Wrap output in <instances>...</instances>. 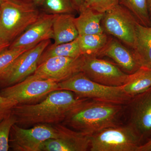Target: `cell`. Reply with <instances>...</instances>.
I'll return each mask as SVG.
<instances>
[{
	"instance_id": "obj_1",
	"label": "cell",
	"mask_w": 151,
	"mask_h": 151,
	"mask_svg": "<svg viewBox=\"0 0 151 151\" xmlns=\"http://www.w3.org/2000/svg\"><path fill=\"white\" fill-rule=\"evenodd\" d=\"M87 99L69 90L58 89L50 93L40 103L18 104L12 113L16 118V124L23 128L41 124H61Z\"/></svg>"
},
{
	"instance_id": "obj_2",
	"label": "cell",
	"mask_w": 151,
	"mask_h": 151,
	"mask_svg": "<svg viewBox=\"0 0 151 151\" xmlns=\"http://www.w3.org/2000/svg\"><path fill=\"white\" fill-rule=\"evenodd\" d=\"M125 106L88 99L70 113L63 124L91 136L105 128L120 124Z\"/></svg>"
},
{
	"instance_id": "obj_3",
	"label": "cell",
	"mask_w": 151,
	"mask_h": 151,
	"mask_svg": "<svg viewBox=\"0 0 151 151\" xmlns=\"http://www.w3.org/2000/svg\"><path fill=\"white\" fill-rule=\"evenodd\" d=\"M35 3L6 0L1 5L0 36L12 43L41 14Z\"/></svg>"
},
{
	"instance_id": "obj_4",
	"label": "cell",
	"mask_w": 151,
	"mask_h": 151,
	"mask_svg": "<svg viewBox=\"0 0 151 151\" xmlns=\"http://www.w3.org/2000/svg\"><path fill=\"white\" fill-rule=\"evenodd\" d=\"M60 89L69 90L78 97L96 101L127 105L132 97L124 91L123 86H106L92 81L82 72L58 83Z\"/></svg>"
},
{
	"instance_id": "obj_5",
	"label": "cell",
	"mask_w": 151,
	"mask_h": 151,
	"mask_svg": "<svg viewBox=\"0 0 151 151\" xmlns=\"http://www.w3.org/2000/svg\"><path fill=\"white\" fill-rule=\"evenodd\" d=\"M142 141L129 125L120 124L90 136L91 151H137Z\"/></svg>"
},
{
	"instance_id": "obj_6",
	"label": "cell",
	"mask_w": 151,
	"mask_h": 151,
	"mask_svg": "<svg viewBox=\"0 0 151 151\" xmlns=\"http://www.w3.org/2000/svg\"><path fill=\"white\" fill-rule=\"evenodd\" d=\"M138 23L129 10L119 4L104 14L101 24L104 32L132 49Z\"/></svg>"
},
{
	"instance_id": "obj_7",
	"label": "cell",
	"mask_w": 151,
	"mask_h": 151,
	"mask_svg": "<svg viewBox=\"0 0 151 151\" xmlns=\"http://www.w3.org/2000/svg\"><path fill=\"white\" fill-rule=\"evenodd\" d=\"M58 89V83L55 81L33 78L29 76L19 83L2 88L0 94L15 100L18 104L28 105L37 103Z\"/></svg>"
},
{
	"instance_id": "obj_8",
	"label": "cell",
	"mask_w": 151,
	"mask_h": 151,
	"mask_svg": "<svg viewBox=\"0 0 151 151\" xmlns=\"http://www.w3.org/2000/svg\"><path fill=\"white\" fill-rule=\"evenodd\" d=\"M50 42V40L43 41L19 55L0 76V87L17 84L34 73L41 55Z\"/></svg>"
},
{
	"instance_id": "obj_9",
	"label": "cell",
	"mask_w": 151,
	"mask_h": 151,
	"mask_svg": "<svg viewBox=\"0 0 151 151\" xmlns=\"http://www.w3.org/2000/svg\"><path fill=\"white\" fill-rule=\"evenodd\" d=\"M57 137V132L50 124L36 125L25 129L16 124L11 129L9 147L14 151H41L45 141Z\"/></svg>"
},
{
	"instance_id": "obj_10",
	"label": "cell",
	"mask_w": 151,
	"mask_h": 151,
	"mask_svg": "<svg viewBox=\"0 0 151 151\" xmlns=\"http://www.w3.org/2000/svg\"><path fill=\"white\" fill-rule=\"evenodd\" d=\"M81 72L92 81L108 86H122L129 74L117 65L97 57L83 55Z\"/></svg>"
},
{
	"instance_id": "obj_11",
	"label": "cell",
	"mask_w": 151,
	"mask_h": 151,
	"mask_svg": "<svg viewBox=\"0 0 151 151\" xmlns=\"http://www.w3.org/2000/svg\"><path fill=\"white\" fill-rule=\"evenodd\" d=\"M83 60V55L75 58L61 56L50 58L38 65L34 73L30 76L59 83L81 72Z\"/></svg>"
},
{
	"instance_id": "obj_12",
	"label": "cell",
	"mask_w": 151,
	"mask_h": 151,
	"mask_svg": "<svg viewBox=\"0 0 151 151\" xmlns=\"http://www.w3.org/2000/svg\"><path fill=\"white\" fill-rule=\"evenodd\" d=\"M127 105L129 106L128 124L143 144L151 137V87L132 97Z\"/></svg>"
},
{
	"instance_id": "obj_13",
	"label": "cell",
	"mask_w": 151,
	"mask_h": 151,
	"mask_svg": "<svg viewBox=\"0 0 151 151\" xmlns=\"http://www.w3.org/2000/svg\"><path fill=\"white\" fill-rule=\"evenodd\" d=\"M57 137L42 144L41 151H86L90 146V136L73 129L64 124L53 125Z\"/></svg>"
},
{
	"instance_id": "obj_14",
	"label": "cell",
	"mask_w": 151,
	"mask_h": 151,
	"mask_svg": "<svg viewBox=\"0 0 151 151\" xmlns=\"http://www.w3.org/2000/svg\"><path fill=\"white\" fill-rule=\"evenodd\" d=\"M57 14H41L37 19L11 43L9 48H31L53 38L52 25Z\"/></svg>"
},
{
	"instance_id": "obj_15",
	"label": "cell",
	"mask_w": 151,
	"mask_h": 151,
	"mask_svg": "<svg viewBox=\"0 0 151 151\" xmlns=\"http://www.w3.org/2000/svg\"><path fill=\"white\" fill-rule=\"evenodd\" d=\"M113 60L128 74L134 73L141 67L132 49L127 48L117 39L109 38L108 43L99 57Z\"/></svg>"
},
{
	"instance_id": "obj_16",
	"label": "cell",
	"mask_w": 151,
	"mask_h": 151,
	"mask_svg": "<svg viewBox=\"0 0 151 151\" xmlns=\"http://www.w3.org/2000/svg\"><path fill=\"white\" fill-rule=\"evenodd\" d=\"M132 50L141 67L151 68V25L146 27L138 23Z\"/></svg>"
},
{
	"instance_id": "obj_17",
	"label": "cell",
	"mask_w": 151,
	"mask_h": 151,
	"mask_svg": "<svg viewBox=\"0 0 151 151\" xmlns=\"http://www.w3.org/2000/svg\"><path fill=\"white\" fill-rule=\"evenodd\" d=\"M73 14H57L52 25L54 45L74 40L79 35L75 24Z\"/></svg>"
},
{
	"instance_id": "obj_18",
	"label": "cell",
	"mask_w": 151,
	"mask_h": 151,
	"mask_svg": "<svg viewBox=\"0 0 151 151\" xmlns=\"http://www.w3.org/2000/svg\"><path fill=\"white\" fill-rule=\"evenodd\" d=\"M79 13V15L74 20L79 35L104 32L101 24L104 13L88 8L81 9Z\"/></svg>"
},
{
	"instance_id": "obj_19",
	"label": "cell",
	"mask_w": 151,
	"mask_h": 151,
	"mask_svg": "<svg viewBox=\"0 0 151 151\" xmlns=\"http://www.w3.org/2000/svg\"><path fill=\"white\" fill-rule=\"evenodd\" d=\"M123 87L125 92L131 97L145 92L151 87V68L141 67L129 74Z\"/></svg>"
},
{
	"instance_id": "obj_20",
	"label": "cell",
	"mask_w": 151,
	"mask_h": 151,
	"mask_svg": "<svg viewBox=\"0 0 151 151\" xmlns=\"http://www.w3.org/2000/svg\"><path fill=\"white\" fill-rule=\"evenodd\" d=\"M109 38L105 32L78 35L77 39L81 54L85 56L98 57L108 43Z\"/></svg>"
},
{
	"instance_id": "obj_21",
	"label": "cell",
	"mask_w": 151,
	"mask_h": 151,
	"mask_svg": "<svg viewBox=\"0 0 151 151\" xmlns=\"http://www.w3.org/2000/svg\"><path fill=\"white\" fill-rule=\"evenodd\" d=\"M77 38L70 42L54 45H49L43 51L41 55L38 65L47 59L54 57H66L78 58L81 56Z\"/></svg>"
},
{
	"instance_id": "obj_22",
	"label": "cell",
	"mask_w": 151,
	"mask_h": 151,
	"mask_svg": "<svg viewBox=\"0 0 151 151\" xmlns=\"http://www.w3.org/2000/svg\"><path fill=\"white\" fill-rule=\"evenodd\" d=\"M119 4L129 10L139 23L145 26H150L147 0H119Z\"/></svg>"
},
{
	"instance_id": "obj_23",
	"label": "cell",
	"mask_w": 151,
	"mask_h": 151,
	"mask_svg": "<svg viewBox=\"0 0 151 151\" xmlns=\"http://www.w3.org/2000/svg\"><path fill=\"white\" fill-rule=\"evenodd\" d=\"M42 7L47 13L73 14L77 12L73 0H44Z\"/></svg>"
},
{
	"instance_id": "obj_24",
	"label": "cell",
	"mask_w": 151,
	"mask_h": 151,
	"mask_svg": "<svg viewBox=\"0 0 151 151\" xmlns=\"http://www.w3.org/2000/svg\"><path fill=\"white\" fill-rule=\"evenodd\" d=\"M17 122L16 118L12 112L0 123V151H8L9 149L11 129Z\"/></svg>"
},
{
	"instance_id": "obj_25",
	"label": "cell",
	"mask_w": 151,
	"mask_h": 151,
	"mask_svg": "<svg viewBox=\"0 0 151 151\" xmlns=\"http://www.w3.org/2000/svg\"><path fill=\"white\" fill-rule=\"evenodd\" d=\"M118 4L119 0H82L79 12L81 9L88 8L105 13Z\"/></svg>"
},
{
	"instance_id": "obj_26",
	"label": "cell",
	"mask_w": 151,
	"mask_h": 151,
	"mask_svg": "<svg viewBox=\"0 0 151 151\" xmlns=\"http://www.w3.org/2000/svg\"><path fill=\"white\" fill-rule=\"evenodd\" d=\"M31 48H8L1 52L0 53V76L19 55Z\"/></svg>"
},
{
	"instance_id": "obj_27",
	"label": "cell",
	"mask_w": 151,
	"mask_h": 151,
	"mask_svg": "<svg viewBox=\"0 0 151 151\" xmlns=\"http://www.w3.org/2000/svg\"><path fill=\"white\" fill-rule=\"evenodd\" d=\"M17 102L13 99L4 97L0 94V123L11 113Z\"/></svg>"
},
{
	"instance_id": "obj_28",
	"label": "cell",
	"mask_w": 151,
	"mask_h": 151,
	"mask_svg": "<svg viewBox=\"0 0 151 151\" xmlns=\"http://www.w3.org/2000/svg\"><path fill=\"white\" fill-rule=\"evenodd\" d=\"M137 151H151V137L139 147Z\"/></svg>"
},
{
	"instance_id": "obj_29",
	"label": "cell",
	"mask_w": 151,
	"mask_h": 151,
	"mask_svg": "<svg viewBox=\"0 0 151 151\" xmlns=\"http://www.w3.org/2000/svg\"><path fill=\"white\" fill-rule=\"evenodd\" d=\"M11 43V42L4 40L0 36V53L9 48Z\"/></svg>"
},
{
	"instance_id": "obj_30",
	"label": "cell",
	"mask_w": 151,
	"mask_h": 151,
	"mask_svg": "<svg viewBox=\"0 0 151 151\" xmlns=\"http://www.w3.org/2000/svg\"><path fill=\"white\" fill-rule=\"evenodd\" d=\"M73 1L74 2V4H75L76 7L77 12H78L80 6H81L82 0H73Z\"/></svg>"
},
{
	"instance_id": "obj_31",
	"label": "cell",
	"mask_w": 151,
	"mask_h": 151,
	"mask_svg": "<svg viewBox=\"0 0 151 151\" xmlns=\"http://www.w3.org/2000/svg\"><path fill=\"white\" fill-rule=\"evenodd\" d=\"M34 1L38 7L42 6L44 0H34Z\"/></svg>"
},
{
	"instance_id": "obj_32",
	"label": "cell",
	"mask_w": 151,
	"mask_h": 151,
	"mask_svg": "<svg viewBox=\"0 0 151 151\" xmlns=\"http://www.w3.org/2000/svg\"><path fill=\"white\" fill-rule=\"evenodd\" d=\"M148 10L151 21V0H147Z\"/></svg>"
},
{
	"instance_id": "obj_33",
	"label": "cell",
	"mask_w": 151,
	"mask_h": 151,
	"mask_svg": "<svg viewBox=\"0 0 151 151\" xmlns=\"http://www.w3.org/2000/svg\"><path fill=\"white\" fill-rule=\"evenodd\" d=\"M14 1H16L22 3H34V0H14Z\"/></svg>"
},
{
	"instance_id": "obj_34",
	"label": "cell",
	"mask_w": 151,
	"mask_h": 151,
	"mask_svg": "<svg viewBox=\"0 0 151 151\" xmlns=\"http://www.w3.org/2000/svg\"><path fill=\"white\" fill-rule=\"evenodd\" d=\"M6 0H0V14H1V5L2 3L4 2Z\"/></svg>"
}]
</instances>
